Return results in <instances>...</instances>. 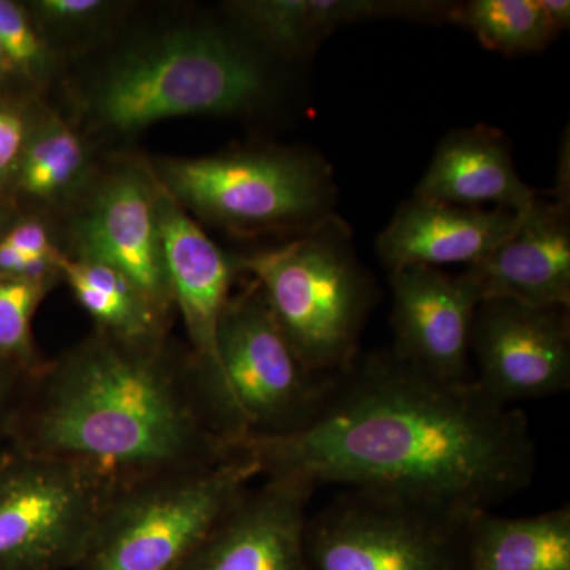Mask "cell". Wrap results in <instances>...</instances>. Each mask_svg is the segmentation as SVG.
<instances>
[{"mask_svg":"<svg viewBox=\"0 0 570 570\" xmlns=\"http://www.w3.org/2000/svg\"><path fill=\"white\" fill-rule=\"evenodd\" d=\"M238 449L266 478L337 483L464 520L519 493L535 468L523 411L475 381L426 376L392 351L356 356L302 430Z\"/></svg>","mask_w":570,"mask_h":570,"instance_id":"obj_1","label":"cell"},{"mask_svg":"<svg viewBox=\"0 0 570 570\" xmlns=\"http://www.w3.org/2000/svg\"><path fill=\"white\" fill-rule=\"evenodd\" d=\"M6 441L81 469L108 494L239 450L214 422L193 356L167 337L129 343L102 330L28 382Z\"/></svg>","mask_w":570,"mask_h":570,"instance_id":"obj_2","label":"cell"},{"mask_svg":"<svg viewBox=\"0 0 570 570\" xmlns=\"http://www.w3.org/2000/svg\"><path fill=\"white\" fill-rule=\"evenodd\" d=\"M234 264L236 272L253 276L311 373L335 377L355 362L374 288L356 262L343 220L332 217L283 246L243 255Z\"/></svg>","mask_w":570,"mask_h":570,"instance_id":"obj_3","label":"cell"},{"mask_svg":"<svg viewBox=\"0 0 570 570\" xmlns=\"http://www.w3.org/2000/svg\"><path fill=\"white\" fill-rule=\"evenodd\" d=\"M268 92L262 62L242 43L205 28L178 29L118 59L92 96L96 121L137 132L179 116L234 115Z\"/></svg>","mask_w":570,"mask_h":570,"instance_id":"obj_4","label":"cell"},{"mask_svg":"<svg viewBox=\"0 0 570 570\" xmlns=\"http://www.w3.org/2000/svg\"><path fill=\"white\" fill-rule=\"evenodd\" d=\"M261 475L239 449L230 459L112 491L75 570H176Z\"/></svg>","mask_w":570,"mask_h":570,"instance_id":"obj_5","label":"cell"},{"mask_svg":"<svg viewBox=\"0 0 570 570\" xmlns=\"http://www.w3.org/2000/svg\"><path fill=\"white\" fill-rule=\"evenodd\" d=\"M333 377L311 373L285 340L258 285L230 296L217 335L214 422L232 444L287 436L316 415Z\"/></svg>","mask_w":570,"mask_h":570,"instance_id":"obj_6","label":"cell"},{"mask_svg":"<svg viewBox=\"0 0 570 570\" xmlns=\"http://www.w3.org/2000/svg\"><path fill=\"white\" fill-rule=\"evenodd\" d=\"M156 178L179 205L238 234L302 235L336 216L332 168L313 154L245 151L165 160Z\"/></svg>","mask_w":570,"mask_h":570,"instance_id":"obj_7","label":"cell"},{"mask_svg":"<svg viewBox=\"0 0 570 570\" xmlns=\"http://www.w3.org/2000/svg\"><path fill=\"white\" fill-rule=\"evenodd\" d=\"M107 490L81 469L0 448V570H75Z\"/></svg>","mask_w":570,"mask_h":570,"instance_id":"obj_8","label":"cell"},{"mask_svg":"<svg viewBox=\"0 0 570 570\" xmlns=\"http://www.w3.org/2000/svg\"><path fill=\"white\" fill-rule=\"evenodd\" d=\"M469 521L348 490L307 519V570H464Z\"/></svg>","mask_w":570,"mask_h":570,"instance_id":"obj_9","label":"cell"},{"mask_svg":"<svg viewBox=\"0 0 570 570\" xmlns=\"http://www.w3.org/2000/svg\"><path fill=\"white\" fill-rule=\"evenodd\" d=\"M475 384L502 406L558 395L570 385L569 307L512 298L480 302L472 326Z\"/></svg>","mask_w":570,"mask_h":570,"instance_id":"obj_10","label":"cell"},{"mask_svg":"<svg viewBox=\"0 0 570 570\" xmlns=\"http://www.w3.org/2000/svg\"><path fill=\"white\" fill-rule=\"evenodd\" d=\"M393 292L392 354L426 376L444 382L471 376L472 326L482 294L474 277L412 265L390 273Z\"/></svg>","mask_w":570,"mask_h":570,"instance_id":"obj_11","label":"cell"},{"mask_svg":"<svg viewBox=\"0 0 570 570\" xmlns=\"http://www.w3.org/2000/svg\"><path fill=\"white\" fill-rule=\"evenodd\" d=\"M316 489L295 475L266 478L176 570H307V505Z\"/></svg>","mask_w":570,"mask_h":570,"instance_id":"obj_12","label":"cell"},{"mask_svg":"<svg viewBox=\"0 0 570 570\" xmlns=\"http://www.w3.org/2000/svg\"><path fill=\"white\" fill-rule=\"evenodd\" d=\"M570 156L562 145L553 200L535 198L508 242L466 272L487 298L570 306Z\"/></svg>","mask_w":570,"mask_h":570,"instance_id":"obj_13","label":"cell"},{"mask_svg":"<svg viewBox=\"0 0 570 570\" xmlns=\"http://www.w3.org/2000/svg\"><path fill=\"white\" fill-rule=\"evenodd\" d=\"M77 238L78 257L129 277L168 322L175 306L165 272L154 178L132 168L110 176L81 217Z\"/></svg>","mask_w":570,"mask_h":570,"instance_id":"obj_14","label":"cell"},{"mask_svg":"<svg viewBox=\"0 0 570 570\" xmlns=\"http://www.w3.org/2000/svg\"><path fill=\"white\" fill-rule=\"evenodd\" d=\"M165 272L193 346L206 400L217 377V335L230 299L234 261L194 223L178 202L154 178Z\"/></svg>","mask_w":570,"mask_h":570,"instance_id":"obj_15","label":"cell"},{"mask_svg":"<svg viewBox=\"0 0 570 570\" xmlns=\"http://www.w3.org/2000/svg\"><path fill=\"white\" fill-rule=\"evenodd\" d=\"M521 214L466 208L412 197L379 235L377 254L389 272L422 265H478L508 242Z\"/></svg>","mask_w":570,"mask_h":570,"instance_id":"obj_16","label":"cell"},{"mask_svg":"<svg viewBox=\"0 0 570 570\" xmlns=\"http://www.w3.org/2000/svg\"><path fill=\"white\" fill-rule=\"evenodd\" d=\"M415 197L466 208L485 204L523 214L538 198L513 164L504 135L490 126L453 130L439 142Z\"/></svg>","mask_w":570,"mask_h":570,"instance_id":"obj_17","label":"cell"},{"mask_svg":"<svg viewBox=\"0 0 570 570\" xmlns=\"http://www.w3.org/2000/svg\"><path fill=\"white\" fill-rule=\"evenodd\" d=\"M449 3L392 0H247L230 3L236 21L273 50L299 55L343 26L384 18L448 20Z\"/></svg>","mask_w":570,"mask_h":570,"instance_id":"obj_18","label":"cell"},{"mask_svg":"<svg viewBox=\"0 0 570 570\" xmlns=\"http://www.w3.org/2000/svg\"><path fill=\"white\" fill-rule=\"evenodd\" d=\"M464 570H570V508L523 519L472 517Z\"/></svg>","mask_w":570,"mask_h":570,"instance_id":"obj_19","label":"cell"},{"mask_svg":"<svg viewBox=\"0 0 570 570\" xmlns=\"http://www.w3.org/2000/svg\"><path fill=\"white\" fill-rule=\"evenodd\" d=\"M61 277L99 330L129 343L167 337V324L137 285L111 266L89 258H61Z\"/></svg>","mask_w":570,"mask_h":570,"instance_id":"obj_20","label":"cell"},{"mask_svg":"<svg viewBox=\"0 0 570 570\" xmlns=\"http://www.w3.org/2000/svg\"><path fill=\"white\" fill-rule=\"evenodd\" d=\"M88 160L80 135L61 116H36L10 189L39 204H56L81 186Z\"/></svg>","mask_w":570,"mask_h":570,"instance_id":"obj_21","label":"cell"},{"mask_svg":"<svg viewBox=\"0 0 570 570\" xmlns=\"http://www.w3.org/2000/svg\"><path fill=\"white\" fill-rule=\"evenodd\" d=\"M448 20L472 32L487 50L505 56L546 50L558 36L539 0H472L452 7Z\"/></svg>","mask_w":570,"mask_h":570,"instance_id":"obj_22","label":"cell"},{"mask_svg":"<svg viewBox=\"0 0 570 570\" xmlns=\"http://www.w3.org/2000/svg\"><path fill=\"white\" fill-rule=\"evenodd\" d=\"M55 285V281L0 276V358L29 379L45 366L33 344V316Z\"/></svg>","mask_w":570,"mask_h":570,"instance_id":"obj_23","label":"cell"},{"mask_svg":"<svg viewBox=\"0 0 570 570\" xmlns=\"http://www.w3.org/2000/svg\"><path fill=\"white\" fill-rule=\"evenodd\" d=\"M0 45L18 78L41 85L55 70V52L28 9L0 0Z\"/></svg>","mask_w":570,"mask_h":570,"instance_id":"obj_24","label":"cell"},{"mask_svg":"<svg viewBox=\"0 0 570 570\" xmlns=\"http://www.w3.org/2000/svg\"><path fill=\"white\" fill-rule=\"evenodd\" d=\"M33 118L24 105L0 96V194L10 189Z\"/></svg>","mask_w":570,"mask_h":570,"instance_id":"obj_25","label":"cell"},{"mask_svg":"<svg viewBox=\"0 0 570 570\" xmlns=\"http://www.w3.org/2000/svg\"><path fill=\"white\" fill-rule=\"evenodd\" d=\"M28 10L32 11L37 24L73 29L91 24L110 10V3L102 0H37Z\"/></svg>","mask_w":570,"mask_h":570,"instance_id":"obj_26","label":"cell"},{"mask_svg":"<svg viewBox=\"0 0 570 570\" xmlns=\"http://www.w3.org/2000/svg\"><path fill=\"white\" fill-rule=\"evenodd\" d=\"M61 257H40L13 249L0 243V276L28 281H55L61 277Z\"/></svg>","mask_w":570,"mask_h":570,"instance_id":"obj_27","label":"cell"},{"mask_svg":"<svg viewBox=\"0 0 570 570\" xmlns=\"http://www.w3.org/2000/svg\"><path fill=\"white\" fill-rule=\"evenodd\" d=\"M0 243L29 255L40 257H61V253L51 243L47 227L36 219L20 220L11 225L6 234L0 236Z\"/></svg>","mask_w":570,"mask_h":570,"instance_id":"obj_28","label":"cell"},{"mask_svg":"<svg viewBox=\"0 0 570 570\" xmlns=\"http://www.w3.org/2000/svg\"><path fill=\"white\" fill-rule=\"evenodd\" d=\"M31 381L18 367L0 358V439H6L7 430L17 411L26 385Z\"/></svg>","mask_w":570,"mask_h":570,"instance_id":"obj_29","label":"cell"},{"mask_svg":"<svg viewBox=\"0 0 570 570\" xmlns=\"http://www.w3.org/2000/svg\"><path fill=\"white\" fill-rule=\"evenodd\" d=\"M540 9L558 33L564 32L570 26L569 0H539Z\"/></svg>","mask_w":570,"mask_h":570,"instance_id":"obj_30","label":"cell"},{"mask_svg":"<svg viewBox=\"0 0 570 570\" xmlns=\"http://www.w3.org/2000/svg\"><path fill=\"white\" fill-rule=\"evenodd\" d=\"M18 78L17 71L11 66L9 58H7L6 51H3L2 45H0V85Z\"/></svg>","mask_w":570,"mask_h":570,"instance_id":"obj_31","label":"cell"},{"mask_svg":"<svg viewBox=\"0 0 570 570\" xmlns=\"http://www.w3.org/2000/svg\"><path fill=\"white\" fill-rule=\"evenodd\" d=\"M7 220H9V214H7L6 208L0 206V232L6 227Z\"/></svg>","mask_w":570,"mask_h":570,"instance_id":"obj_32","label":"cell"}]
</instances>
